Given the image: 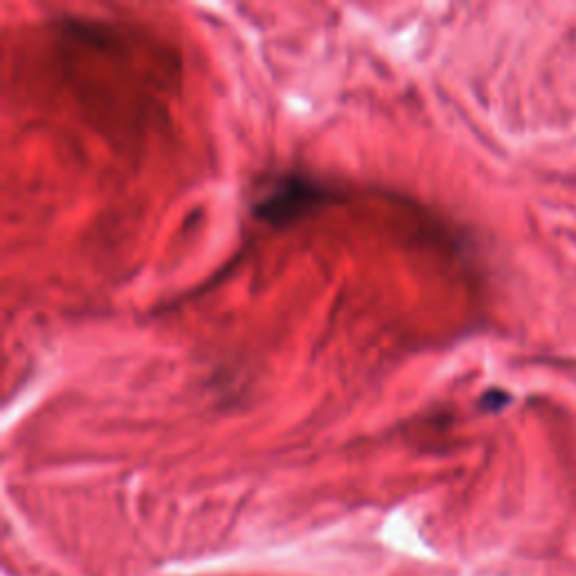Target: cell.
I'll return each instance as SVG.
<instances>
[{"instance_id":"6da1fadb","label":"cell","mask_w":576,"mask_h":576,"mask_svg":"<svg viewBox=\"0 0 576 576\" xmlns=\"http://www.w3.org/2000/svg\"><path fill=\"white\" fill-rule=\"evenodd\" d=\"M331 189L306 174L273 176L257 194L255 216L275 228H286L329 203Z\"/></svg>"}]
</instances>
